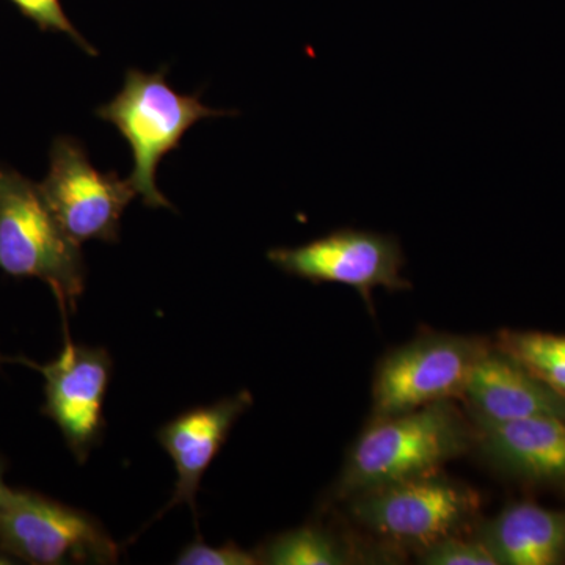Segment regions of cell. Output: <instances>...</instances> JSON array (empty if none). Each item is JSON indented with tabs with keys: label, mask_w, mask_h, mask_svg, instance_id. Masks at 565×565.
<instances>
[{
	"label": "cell",
	"mask_w": 565,
	"mask_h": 565,
	"mask_svg": "<svg viewBox=\"0 0 565 565\" xmlns=\"http://www.w3.org/2000/svg\"><path fill=\"white\" fill-rule=\"evenodd\" d=\"M167 68L147 74L140 70L126 73L122 90L96 110L128 140L134 156L129 181L148 207H169L172 203L156 185V170L170 151L178 150L182 136L195 122L234 114L204 106L199 93L180 95L167 84Z\"/></svg>",
	"instance_id": "obj_3"
},
{
	"label": "cell",
	"mask_w": 565,
	"mask_h": 565,
	"mask_svg": "<svg viewBox=\"0 0 565 565\" xmlns=\"http://www.w3.org/2000/svg\"><path fill=\"white\" fill-rule=\"evenodd\" d=\"M177 564L180 565H255L262 564L259 556L247 552L241 546L226 544L211 546L204 544L202 537L185 546L178 556Z\"/></svg>",
	"instance_id": "obj_18"
},
{
	"label": "cell",
	"mask_w": 565,
	"mask_h": 565,
	"mask_svg": "<svg viewBox=\"0 0 565 565\" xmlns=\"http://www.w3.org/2000/svg\"><path fill=\"white\" fill-rule=\"evenodd\" d=\"M0 550L35 565L115 564L120 545L85 512L11 489L0 501Z\"/></svg>",
	"instance_id": "obj_6"
},
{
	"label": "cell",
	"mask_w": 565,
	"mask_h": 565,
	"mask_svg": "<svg viewBox=\"0 0 565 565\" xmlns=\"http://www.w3.org/2000/svg\"><path fill=\"white\" fill-rule=\"evenodd\" d=\"M490 348L484 338L434 333L394 349L375 371L374 418L460 396Z\"/></svg>",
	"instance_id": "obj_5"
},
{
	"label": "cell",
	"mask_w": 565,
	"mask_h": 565,
	"mask_svg": "<svg viewBox=\"0 0 565 565\" xmlns=\"http://www.w3.org/2000/svg\"><path fill=\"white\" fill-rule=\"evenodd\" d=\"M494 345L565 397V334L503 330Z\"/></svg>",
	"instance_id": "obj_14"
},
{
	"label": "cell",
	"mask_w": 565,
	"mask_h": 565,
	"mask_svg": "<svg viewBox=\"0 0 565 565\" xmlns=\"http://www.w3.org/2000/svg\"><path fill=\"white\" fill-rule=\"evenodd\" d=\"M20 362L43 374V414L57 424L74 457L85 462L103 434V405L111 374L109 353L74 344L65 322V345L54 362L44 366L25 359Z\"/></svg>",
	"instance_id": "obj_9"
},
{
	"label": "cell",
	"mask_w": 565,
	"mask_h": 565,
	"mask_svg": "<svg viewBox=\"0 0 565 565\" xmlns=\"http://www.w3.org/2000/svg\"><path fill=\"white\" fill-rule=\"evenodd\" d=\"M463 396L473 419L482 422H515L539 416L565 419V397L542 384L494 344L476 364Z\"/></svg>",
	"instance_id": "obj_12"
},
{
	"label": "cell",
	"mask_w": 565,
	"mask_h": 565,
	"mask_svg": "<svg viewBox=\"0 0 565 565\" xmlns=\"http://www.w3.org/2000/svg\"><path fill=\"white\" fill-rule=\"evenodd\" d=\"M475 445L476 429L452 401L374 418L345 460L338 498L440 471Z\"/></svg>",
	"instance_id": "obj_1"
},
{
	"label": "cell",
	"mask_w": 565,
	"mask_h": 565,
	"mask_svg": "<svg viewBox=\"0 0 565 565\" xmlns=\"http://www.w3.org/2000/svg\"><path fill=\"white\" fill-rule=\"evenodd\" d=\"M259 561L274 565H343L349 556L332 534L302 526L278 535L264 546Z\"/></svg>",
	"instance_id": "obj_15"
},
{
	"label": "cell",
	"mask_w": 565,
	"mask_h": 565,
	"mask_svg": "<svg viewBox=\"0 0 565 565\" xmlns=\"http://www.w3.org/2000/svg\"><path fill=\"white\" fill-rule=\"evenodd\" d=\"M40 191L62 228L77 244L117 243L122 212L137 195L131 181L96 170L79 141L52 143L50 172Z\"/></svg>",
	"instance_id": "obj_8"
},
{
	"label": "cell",
	"mask_w": 565,
	"mask_h": 565,
	"mask_svg": "<svg viewBox=\"0 0 565 565\" xmlns=\"http://www.w3.org/2000/svg\"><path fill=\"white\" fill-rule=\"evenodd\" d=\"M10 564H17V561L13 559L10 555H7L3 550H0V565H10Z\"/></svg>",
	"instance_id": "obj_20"
},
{
	"label": "cell",
	"mask_w": 565,
	"mask_h": 565,
	"mask_svg": "<svg viewBox=\"0 0 565 565\" xmlns=\"http://www.w3.org/2000/svg\"><path fill=\"white\" fill-rule=\"evenodd\" d=\"M426 565H498L492 553L478 539L465 541L459 535H446L418 552Z\"/></svg>",
	"instance_id": "obj_16"
},
{
	"label": "cell",
	"mask_w": 565,
	"mask_h": 565,
	"mask_svg": "<svg viewBox=\"0 0 565 565\" xmlns=\"http://www.w3.org/2000/svg\"><path fill=\"white\" fill-rule=\"evenodd\" d=\"M479 505L476 490L434 471L355 494L351 514L379 537L422 552L470 525Z\"/></svg>",
	"instance_id": "obj_4"
},
{
	"label": "cell",
	"mask_w": 565,
	"mask_h": 565,
	"mask_svg": "<svg viewBox=\"0 0 565 565\" xmlns=\"http://www.w3.org/2000/svg\"><path fill=\"white\" fill-rule=\"evenodd\" d=\"M476 539L498 565H556L565 561V511L530 501L504 508L481 523Z\"/></svg>",
	"instance_id": "obj_13"
},
{
	"label": "cell",
	"mask_w": 565,
	"mask_h": 565,
	"mask_svg": "<svg viewBox=\"0 0 565 565\" xmlns=\"http://www.w3.org/2000/svg\"><path fill=\"white\" fill-rule=\"evenodd\" d=\"M10 2L14 3L25 18L35 22L41 31L66 33L87 54L98 55V51L85 41L74 28L73 22L68 20L61 0H10Z\"/></svg>",
	"instance_id": "obj_17"
},
{
	"label": "cell",
	"mask_w": 565,
	"mask_h": 565,
	"mask_svg": "<svg viewBox=\"0 0 565 565\" xmlns=\"http://www.w3.org/2000/svg\"><path fill=\"white\" fill-rule=\"evenodd\" d=\"M10 490V487H7L6 482H3V463L0 460V501L9 494Z\"/></svg>",
	"instance_id": "obj_19"
},
{
	"label": "cell",
	"mask_w": 565,
	"mask_h": 565,
	"mask_svg": "<svg viewBox=\"0 0 565 565\" xmlns=\"http://www.w3.org/2000/svg\"><path fill=\"white\" fill-rule=\"evenodd\" d=\"M476 446L498 470L535 484L565 486V419H473Z\"/></svg>",
	"instance_id": "obj_11"
},
{
	"label": "cell",
	"mask_w": 565,
	"mask_h": 565,
	"mask_svg": "<svg viewBox=\"0 0 565 565\" xmlns=\"http://www.w3.org/2000/svg\"><path fill=\"white\" fill-rule=\"evenodd\" d=\"M0 270L50 286L63 316L84 292L81 244L47 206L40 184L0 163Z\"/></svg>",
	"instance_id": "obj_2"
},
{
	"label": "cell",
	"mask_w": 565,
	"mask_h": 565,
	"mask_svg": "<svg viewBox=\"0 0 565 565\" xmlns=\"http://www.w3.org/2000/svg\"><path fill=\"white\" fill-rule=\"evenodd\" d=\"M267 259L281 273L315 285L351 286L370 311L375 288L412 289V282L403 277L405 256L394 234L340 228L299 247L273 248Z\"/></svg>",
	"instance_id": "obj_7"
},
{
	"label": "cell",
	"mask_w": 565,
	"mask_h": 565,
	"mask_svg": "<svg viewBox=\"0 0 565 565\" xmlns=\"http://www.w3.org/2000/svg\"><path fill=\"white\" fill-rule=\"evenodd\" d=\"M252 394L241 392L218 403L196 407L163 424L158 438L177 468V486L167 509L189 504L196 511V493L204 473L225 445L234 423L250 407Z\"/></svg>",
	"instance_id": "obj_10"
}]
</instances>
